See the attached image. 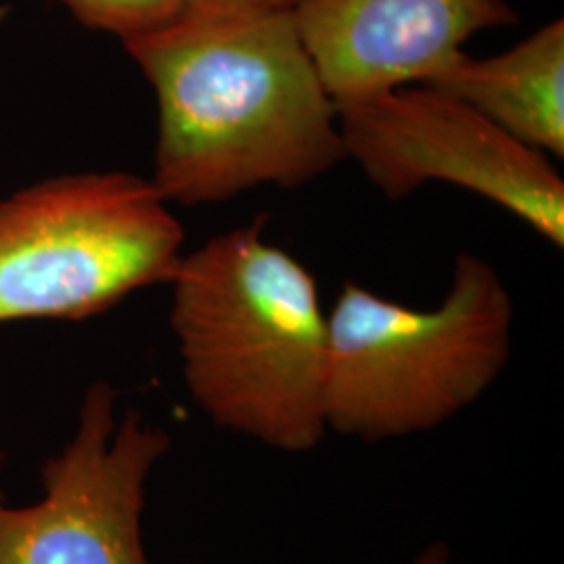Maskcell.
<instances>
[{"mask_svg":"<svg viewBox=\"0 0 564 564\" xmlns=\"http://www.w3.org/2000/svg\"><path fill=\"white\" fill-rule=\"evenodd\" d=\"M123 46L155 90L149 181L170 205L300 188L345 160L337 105L291 9H186Z\"/></svg>","mask_w":564,"mask_h":564,"instance_id":"obj_1","label":"cell"},{"mask_svg":"<svg viewBox=\"0 0 564 564\" xmlns=\"http://www.w3.org/2000/svg\"><path fill=\"white\" fill-rule=\"evenodd\" d=\"M170 284L182 379L203 414L284 454L323 444L328 314L314 274L256 220L182 256Z\"/></svg>","mask_w":564,"mask_h":564,"instance_id":"obj_2","label":"cell"},{"mask_svg":"<svg viewBox=\"0 0 564 564\" xmlns=\"http://www.w3.org/2000/svg\"><path fill=\"white\" fill-rule=\"evenodd\" d=\"M514 305L491 263L463 253L444 302L416 310L345 282L328 312V433L381 444L429 433L500 379Z\"/></svg>","mask_w":564,"mask_h":564,"instance_id":"obj_3","label":"cell"},{"mask_svg":"<svg viewBox=\"0 0 564 564\" xmlns=\"http://www.w3.org/2000/svg\"><path fill=\"white\" fill-rule=\"evenodd\" d=\"M182 224L153 182L84 172L0 199V324L84 321L174 279Z\"/></svg>","mask_w":564,"mask_h":564,"instance_id":"obj_4","label":"cell"},{"mask_svg":"<svg viewBox=\"0 0 564 564\" xmlns=\"http://www.w3.org/2000/svg\"><path fill=\"white\" fill-rule=\"evenodd\" d=\"M345 160L387 199L447 182L500 205L564 247V182L544 153L473 107L429 86H402L337 105Z\"/></svg>","mask_w":564,"mask_h":564,"instance_id":"obj_5","label":"cell"},{"mask_svg":"<svg viewBox=\"0 0 564 564\" xmlns=\"http://www.w3.org/2000/svg\"><path fill=\"white\" fill-rule=\"evenodd\" d=\"M116 403L105 381L86 389L72 440L42 464L34 505L0 491V564H151L147 485L172 442L134 410L118 419Z\"/></svg>","mask_w":564,"mask_h":564,"instance_id":"obj_6","label":"cell"},{"mask_svg":"<svg viewBox=\"0 0 564 564\" xmlns=\"http://www.w3.org/2000/svg\"><path fill=\"white\" fill-rule=\"evenodd\" d=\"M291 11L335 105L426 84L470 36L517 21L506 0H297Z\"/></svg>","mask_w":564,"mask_h":564,"instance_id":"obj_7","label":"cell"},{"mask_svg":"<svg viewBox=\"0 0 564 564\" xmlns=\"http://www.w3.org/2000/svg\"><path fill=\"white\" fill-rule=\"evenodd\" d=\"M429 86L479 111L527 147L564 158V23L550 21L510 51L463 53Z\"/></svg>","mask_w":564,"mask_h":564,"instance_id":"obj_8","label":"cell"},{"mask_svg":"<svg viewBox=\"0 0 564 564\" xmlns=\"http://www.w3.org/2000/svg\"><path fill=\"white\" fill-rule=\"evenodd\" d=\"M82 25L120 36L121 42L158 32L178 20L193 0H59Z\"/></svg>","mask_w":564,"mask_h":564,"instance_id":"obj_9","label":"cell"},{"mask_svg":"<svg viewBox=\"0 0 564 564\" xmlns=\"http://www.w3.org/2000/svg\"><path fill=\"white\" fill-rule=\"evenodd\" d=\"M297 0H193L188 9H293Z\"/></svg>","mask_w":564,"mask_h":564,"instance_id":"obj_10","label":"cell"},{"mask_svg":"<svg viewBox=\"0 0 564 564\" xmlns=\"http://www.w3.org/2000/svg\"><path fill=\"white\" fill-rule=\"evenodd\" d=\"M408 564H452V550L445 542L437 540L424 545L423 550Z\"/></svg>","mask_w":564,"mask_h":564,"instance_id":"obj_11","label":"cell"},{"mask_svg":"<svg viewBox=\"0 0 564 564\" xmlns=\"http://www.w3.org/2000/svg\"><path fill=\"white\" fill-rule=\"evenodd\" d=\"M7 15H9V7H2V4H0V25L7 20Z\"/></svg>","mask_w":564,"mask_h":564,"instance_id":"obj_12","label":"cell"}]
</instances>
